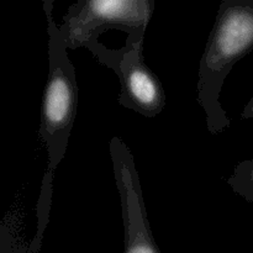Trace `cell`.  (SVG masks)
I'll use <instances>...</instances> for the list:
<instances>
[{"mask_svg": "<svg viewBox=\"0 0 253 253\" xmlns=\"http://www.w3.org/2000/svg\"><path fill=\"white\" fill-rule=\"evenodd\" d=\"M253 51V0H224L208 39L198 73V103L212 135L230 127L220 91L235 64Z\"/></svg>", "mask_w": 253, "mask_h": 253, "instance_id": "obj_1", "label": "cell"}, {"mask_svg": "<svg viewBox=\"0 0 253 253\" xmlns=\"http://www.w3.org/2000/svg\"><path fill=\"white\" fill-rule=\"evenodd\" d=\"M48 25V78L40 114V137L48 153V170L54 172L66 155L78 109V83L59 26L52 15L53 1L43 2Z\"/></svg>", "mask_w": 253, "mask_h": 253, "instance_id": "obj_2", "label": "cell"}, {"mask_svg": "<svg viewBox=\"0 0 253 253\" xmlns=\"http://www.w3.org/2000/svg\"><path fill=\"white\" fill-rule=\"evenodd\" d=\"M153 10V0H79L67 10L59 34L67 49L85 48L111 29L126 32V46H136L145 41Z\"/></svg>", "mask_w": 253, "mask_h": 253, "instance_id": "obj_3", "label": "cell"}, {"mask_svg": "<svg viewBox=\"0 0 253 253\" xmlns=\"http://www.w3.org/2000/svg\"><path fill=\"white\" fill-rule=\"evenodd\" d=\"M85 48L118 76L121 86L118 100L121 106L148 119L162 113L166 106L165 89L160 78L146 64L143 43L110 49L96 41Z\"/></svg>", "mask_w": 253, "mask_h": 253, "instance_id": "obj_4", "label": "cell"}, {"mask_svg": "<svg viewBox=\"0 0 253 253\" xmlns=\"http://www.w3.org/2000/svg\"><path fill=\"white\" fill-rule=\"evenodd\" d=\"M52 180H53V172L47 169L44 174L43 182H42L41 195L39 200V224H37V232L35 239L32 240L27 253H39L41 247V240L43 232L48 224L49 207H51V195H52Z\"/></svg>", "mask_w": 253, "mask_h": 253, "instance_id": "obj_5", "label": "cell"}, {"mask_svg": "<svg viewBox=\"0 0 253 253\" xmlns=\"http://www.w3.org/2000/svg\"><path fill=\"white\" fill-rule=\"evenodd\" d=\"M227 183L236 194L253 204V160L239 163Z\"/></svg>", "mask_w": 253, "mask_h": 253, "instance_id": "obj_6", "label": "cell"}, {"mask_svg": "<svg viewBox=\"0 0 253 253\" xmlns=\"http://www.w3.org/2000/svg\"><path fill=\"white\" fill-rule=\"evenodd\" d=\"M19 219L14 217L12 212L6 214L1 222L0 230V253H25L20 235Z\"/></svg>", "mask_w": 253, "mask_h": 253, "instance_id": "obj_7", "label": "cell"}, {"mask_svg": "<svg viewBox=\"0 0 253 253\" xmlns=\"http://www.w3.org/2000/svg\"><path fill=\"white\" fill-rule=\"evenodd\" d=\"M124 253H161L155 237L148 234H135L124 242Z\"/></svg>", "mask_w": 253, "mask_h": 253, "instance_id": "obj_8", "label": "cell"}, {"mask_svg": "<svg viewBox=\"0 0 253 253\" xmlns=\"http://www.w3.org/2000/svg\"><path fill=\"white\" fill-rule=\"evenodd\" d=\"M242 120H250V119H253V96L250 99L249 103L245 106L244 111L241 114Z\"/></svg>", "mask_w": 253, "mask_h": 253, "instance_id": "obj_9", "label": "cell"}]
</instances>
